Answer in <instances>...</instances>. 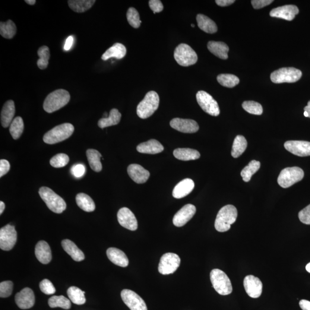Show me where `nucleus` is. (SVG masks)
I'll return each mask as SVG.
<instances>
[{
	"mask_svg": "<svg viewBox=\"0 0 310 310\" xmlns=\"http://www.w3.org/2000/svg\"><path fill=\"white\" fill-rule=\"evenodd\" d=\"M70 95L64 89L56 90L47 96L43 103L45 111L52 113L62 108L69 103Z\"/></svg>",
	"mask_w": 310,
	"mask_h": 310,
	"instance_id": "f257e3e1",
	"label": "nucleus"
},
{
	"mask_svg": "<svg viewBox=\"0 0 310 310\" xmlns=\"http://www.w3.org/2000/svg\"><path fill=\"white\" fill-rule=\"evenodd\" d=\"M237 210L233 205H228L224 206L218 212L215 227L218 232H225L230 229L231 224L235 223L237 220Z\"/></svg>",
	"mask_w": 310,
	"mask_h": 310,
	"instance_id": "f03ea898",
	"label": "nucleus"
},
{
	"mask_svg": "<svg viewBox=\"0 0 310 310\" xmlns=\"http://www.w3.org/2000/svg\"><path fill=\"white\" fill-rule=\"evenodd\" d=\"M39 194L47 207L53 213L61 214L66 210L67 205L65 201L52 189L47 187H42L39 189Z\"/></svg>",
	"mask_w": 310,
	"mask_h": 310,
	"instance_id": "7ed1b4c3",
	"label": "nucleus"
},
{
	"mask_svg": "<svg viewBox=\"0 0 310 310\" xmlns=\"http://www.w3.org/2000/svg\"><path fill=\"white\" fill-rule=\"evenodd\" d=\"M159 95L154 91H149L137 107V114L139 118L146 119L153 115L159 106Z\"/></svg>",
	"mask_w": 310,
	"mask_h": 310,
	"instance_id": "20e7f679",
	"label": "nucleus"
},
{
	"mask_svg": "<svg viewBox=\"0 0 310 310\" xmlns=\"http://www.w3.org/2000/svg\"><path fill=\"white\" fill-rule=\"evenodd\" d=\"M74 126L69 123H65L55 126L52 130L47 132L43 137L44 143L54 144L66 140L73 134Z\"/></svg>",
	"mask_w": 310,
	"mask_h": 310,
	"instance_id": "39448f33",
	"label": "nucleus"
},
{
	"mask_svg": "<svg viewBox=\"0 0 310 310\" xmlns=\"http://www.w3.org/2000/svg\"><path fill=\"white\" fill-rule=\"evenodd\" d=\"M210 280L213 287L221 295H229L232 293L233 287L228 276L219 269H214L210 273Z\"/></svg>",
	"mask_w": 310,
	"mask_h": 310,
	"instance_id": "423d86ee",
	"label": "nucleus"
},
{
	"mask_svg": "<svg viewBox=\"0 0 310 310\" xmlns=\"http://www.w3.org/2000/svg\"><path fill=\"white\" fill-rule=\"evenodd\" d=\"M174 58L178 64L183 67L195 64L198 61L197 53L188 44L182 43L174 52Z\"/></svg>",
	"mask_w": 310,
	"mask_h": 310,
	"instance_id": "0eeeda50",
	"label": "nucleus"
},
{
	"mask_svg": "<svg viewBox=\"0 0 310 310\" xmlns=\"http://www.w3.org/2000/svg\"><path fill=\"white\" fill-rule=\"evenodd\" d=\"M304 172L298 167H287L281 171L277 182L281 188L287 189L300 181L304 177Z\"/></svg>",
	"mask_w": 310,
	"mask_h": 310,
	"instance_id": "6e6552de",
	"label": "nucleus"
},
{
	"mask_svg": "<svg viewBox=\"0 0 310 310\" xmlns=\"http://www.w3.org/2000/svg\"><path fill=\"white\" fill-rule=\"evenodd\" d=\"M302 76L299 69L293 68H281L271 74V80L275 84L294 83Z\"/></svg>",
	"mask_w": 310,
	"mask_h": 310,
	"instance_id": "1a4fd4ad",
	"label": "nucleus"
},
{
	"mask_svg": "<svg viewBox=\"0 0 310 310\" xmlns=\"http://www.w3.org/2000/svg\"><path fill=\"white\" fill-rule=\"evenodd\" d=\"M196 98L199 105L204 112L213 116H218L220 115L219 106L211 95L205 91H199L196 95Z\"/></svg>",
	"mask_w": 310,
	"mask_h": 310,
	"instance_id": "9d476101",
	"label": "nucleus"
},
{
	"mask_svg": "<svg viewBox=\"0 0 310 310\" xmlns=\"http://www.w3.org/2000/svg\"><path fill=\"white\" fill-rule=\"evenodd\" d=\"M180 264V258L178 255L167 253L161 258L158 270L164 275L172 274L179 268Z\"/></svg>",
	"mask_w": 310,
	"mask_h": 310,
	"instance_id": "9b49d317",
	"label": "nucleus"
},
{
	"mask_svg": "<svg viewBox=\"0 0 310 310\" xmlns=\"http://www.w3.org/2000/svg\"><path fill=\"white\" fill-rule=\"evenodd\" d=\"M17 241V232L14 226L7 224L0 230V248L8 251L12 249Z\"/></svg>",
	"mask_w": 310,
	"mask_h": 310,
	"instance_id": "f8f14e48",
	"label": "nucleus"
},
{
	"mask_svg": "<svg viewBox=\"0 0 310 310\" xmlns=\"http://www.w3.org/2000/svg\"><path fill=\"white\" fill-rule=\"evenodd\" d=\"M121 296L123 302L131 310H147L144 300L133 291L122 290Z\"/></svg>",
	"mask_w": 310,
	"mask_h": 310,
	"instance_id": "ddd939ff",
	"label": "nucleus"
},
{
	"mask_svg": "<svg viewBox=\"0 0 310 310\" xmlns=\"http://www.w3.org/2000/svg\"><path fill=\"white\" fill-rule=\"evenodd\" d=\"M170 126L175 130L186 134H194L198 132L199 128L198 123L194 120L180 118L172 119Z\"/></svg>",
	"mask_w": 310,
	"mask_h": 310,
	"instance_id": "4468645a",
	"label": "nucleus"
},
{
	"mask_svg": "<svg viewBox=\"0 0 310 310\" xmlns=\"http://www.w3.org/2000/svg\"><path fill=\"white\" fill-rule=\"evenodd\" d=\"M243 286L248 295L252 298H258L261 295L262 284L258 277L248 275L243 280Z\"/></svg>",
	"mask_w": 310,
	"mask_h": 310,
	"instance_id": "2eb2a0df",
	"label": "nucleus"
},
{
	"mask_svg": "<svg viewBox=\"0 0 310 310\" xmlns=\"http://www.w3.org/2000/svg\"><path fill=\"white\" fill-rule=\"evenodd\" d=\"M284 145L288 151L296 156H310V142L291 140L286 141Z\"/></svg>",
	"mask_w": 310,
	"mask_h": 310,
	"instance_id": "dca6fc26",
	"label": "nucleus"
},
{
	"mask_svg": "<svg viewBox=\"0 0 310 310\" xmlns=\"http://www.w3.org/2000/svg\"><path fill=\"white\" fill-rule=\"evenodd\" d=\"M119 223L122 227L132 231L137 230L138 224L137 218L127 207L120 209L118 213Z\"/></svg>",
	"mask_w": 310,
	"mask_h": 310,
	"instance_id": "f3484780",
	"label": "nucleus"
},
{
	"mask_svg": "<svg viewBox=\"0 0 310 310\" xmlns=\"http://www.w3.org/2000/svg\"><path fill=\"white\" fill-rule=\"evenodd\" d=\"M195 213L196 207L195 206L191 204L184 206L174 216L173 218L174 225L177 227L184 226L194 216Z\"/></svg>",
	"mask_w": 310,
	"mask_h": 310,
	"instance_id": "a211bd4d",
	"label": "nucleus"
},
{
	"mask_svg": "<svg viewBox=\"0 0 310 310\" xmlns=\"http://www.w3.org/2000/svg\"><path fill=\"white\" fill-rule=\"evenodd\" d=\"M15 302L19 308L29 309L34 306L35 302L33 291L30 288H25L15 295Z\"/></svg>",
	"mask_w": 310,
	"mask_h": 310,
	"instance_id": "6ab92c4d",
	"label": "nucleus"
},
{
	"mask_svg": "<svg viewBox=\"0 0 310 310\" xmlns=\"http://www.w3.org/2000/svg\"><path fill=\"white\" fill-rule=\"evenodd\" d=\"M299 11L296 6L287 5L274 8L270 12L271 17L284 19L287 21H292Z\"/></svg>",
	"mask_w": 310,
	"mask_h": 310,
	"instance_id": "aec40b11",
	"label": "nucleus"
},
{
	"mask_svg": "<svg viewBox=\"0 0 310 310\" xmlns=\"http://www.w3.org/2000/svg\"><path fill=\"white\" fill-rule=\"evenodd\" d=\"M128 173L130 178L138 184L146 182L150 176V173L148 170L137 164H132L129 166Z\"/></svg>",
	"mask_w": 310,
	"mask_h": 310,
	"instance_id": "412c9836",
	"label": "nucleus"
},
{
	"mask_svg": "<svg viewBox=\"0 0 310 310\" xmlns=\"http://www.w3.org/2000/svg\"><path fill=\"white\" fill-rule=\"evenodd\" d=\"M194 182L191 179H185L177 185L172 191L173 197L176 199H180L190 194L194 189Z\"/></svg>",
	"mask_w": 310,
	"mask_h": 310,
	"instance_id": "4be33fe9",
	"label": "nucleus"
},
{
	"mask_svg": "<svg viewBox=\"0 0 310 310\" xmlns=\"http://www.w3.org/2000/svg\"><path fill=\"white\" fill-rule=\"evenodd\" d=\"M107 258L113 264L119 267H126L129 264L127 256L121 250L116 248H110L107 250Z\"/></svg>",
	"mask_w": 310,
	"mask_h": 310,
	"instance_id": "5701e85b",
	"label": "nucleus"
},
{
	"mask_svg": "<svg viewBox=\"0 0 310 310\" xmlns=\"http://www.w3.org/2000/svg\"><path fill=\"white\" fill-rule=\"evenodd\" d=\"M35 255L41 263L47 264L52 260V251L48 243L44 241L38 242L35 248Z\"/></svg>",
	"mask_w": 310,
	"mask_h": 310,
	"instance_id": "b1692460",
	"label": "nucleus"
},
{
	"mask_svg": "<svg viewBox=\"0 0 310 310\" xmlns=\"http://www.w3.org/2000/svg\"><path fill=\"white\" fill-rule=\"evenodd\" d=\"M15 114V106L14 101L9 100L3 106L1 113V123L4 128L10 126Z\"/></svg>",
	"mask_w": 310,
	"mask_h": 310,
	"instance_id": "393cba45",
	"label": "nucleus"
},
{
	"mask_svg": "<svg viewBox=\"0 0 310 310\" xmlns=\"http://www.w3.org/2000/svg\"><path fill=\"white\" fill-rule=\"evenodd\" d=\"M139 153L146 154H157L164 151V147L160 142L152 139L149 141L141 143L137 147Z\"/></svg>",
	"mask_w": 310,
	"mask_h": 310,
	"instance_id": "a878e982",
	"label": "nucleus"
},
{
	"mask_svg": "<svg viewBox=\"0 0 310 310\" xmlns=\"http://www.w3.org/2000/svg\"><path fill=\"white\" fill-rule=\"evenodd\" d=\"M207 49L211 53L220 59L228 58L229 47L224 42L210 41L207 44Z\"/></svg>",
	"mask_w": 310,
	"mask_h": 310,
	"instance_id": "bb28decb",
	"label": "nucleus"
},
{
	"mask_svg": "<svg viewBox=\"0 0 310 310\" xmlns=\"http://www.w3.org/2000/svg\"><path fill=\"white\" fill-rule=\"evenodd\" d=\"M62 246L66 252H67L75 261H81L85 259L84 253L75 243L69 240H64L62 242Z\"/></svg>",
	"mask_w": 310,
	"mask_h": 310,
	"instance_id": "cd10ccee",
	"label": "nucleus"
},
{
	"mask_svg": "<svg viewBox=\"0 0 310 310\" xmlns=\"http://www.w3.org/2000/svg\"><path fill=\"white\" fill-rule=\"evenodd\" d=\"M126 47L122 44L117 43L113 46L110 47L106 52L103 53L101 58L103 61H107L110 58H116L121 59L126 55Z\"/></svg>",
	"mask_w": 310,
	"mask_h": 310,
	"instance_id": "c85d7f7f",
	"label": "nucleus"
},
{
	"mask_svg": "<svg viewBox=\"0 0 310 310\" xmlns=\"http://www.w3.org/2000/svg\"><path fill=\"white\" fill-rule=\"evenodd\" d=\"M198 27L205 33L213 34L217 33L218 28L214 21L204 15L198 14L197 16Z\"/></svg>",
	"mask_w": 310,
	"mask_h": 310,
	"instance_id": "c756f323",
	"label": "nucleus"
},
{
	"mask_svg": "<svg viewBox=\"0 0 310 310\" xmlns=\"http://www.w3.org/2000/svg\"><path fill=\"white\" fill-rule=\"evenodd\" d=\"M173 155L176 159L183 161L197 160L201 156L198 151L190 148H178L174 150Z\"/></svg>",
	"mask_w": 310,
	"mask_h": 310,
	"instance_id": "7c9ffc66",
	"label": "nucleus"
},
{
	"mask_svg": "<svg viewBox=\"0 0 310 310\" xmlns=\"http://www.w3.org/2000/svg\"><path fill=\"white\" fill-rule=\"evenodd\" d=\"M121 118V114L117 109L110 110L109 116L106 118H103L99 120L98 125L102 129L109 127V126L116 125L119 124Z\"/></svg>",
	"mask_w": 310,
	"mask_h": 310,
	"instance_id": "2f4dec72",
	"label": "nucleus"
},
{
	"mask_svg": "<svg viewBox=\"0 0 310 310\" xmlns=\"http://www.w3.org/2000/svg\"><path fill=\"white\" fill-rule=\"evenodd\" d=\"M86 156L91 169L95 172H100L103 169L102 164L101 163L102 155L96 150L89 149L86 151Z\"/></svg>",
	"mask_w": 310,
	"mask_h": 310,
	"instance_id": "473e14b6",
	"label": "nucleus"
},
{
	"mask_svg": "<svg viewBox=\"0 0 310 310\" xmlns=\"http://www.w3.org/2000/svg\"><path fill=\"white\" fill-rule=\"evenodd\" d=\"M76 202L82 210L86 212H92L96 209V205L90 196L84 193H80L76 196Z\"/></svg>",
	"mask_w": 310,
	"mask_h": 310,
	"instance_id": "72a5a7b5",
	"label": "nucleus"
},
{
	"mask_svg": "<svg viewBox=\"0 0 310 310\" xmlns=\"http://www.w3.org/2000/svg\"><path fill=\"white\" fill-rule=\"evenodd\" d=\"M95 2V0H69L68 4L72 11L77 13H84L92 7Z\"/></svg>",
	"mask_w": 310,
	"mask_h": 310,
	"instance_id": "f704fd0d",
	"label": "nucleus"
},
{
	"mask_svg": "<svg viewBox=\"0 0 310 310\" xmlns=\"http://www.w3.org/2000/svg\"><path fill=\"white\" fill-rule=\"evenodd\" d=\"M247 141L243 136H237L233 144L232 156L235 158L241 156L247 148Z\"/></svg>",
	"mask_w": 310,
	"mask_h": 310,
	"instance_id": "c9c22d12",
	"label": "nucleus"
},
{
	"mask_svg": "<svg viewBox=\"0 0 310 310\" xmlns=\"http://www.w3.org/2000/svg\"><path fill=\"white\" fill-rule=\"evenodd\" d=\"M17 28L14 21L8 20L0 23V34L5 39H11L17 34Z\"/></svg>",
	"mask_w": 310,
	"mask_h": 310,
	"instance_id": "e433bc0d",
	"label": "nucleus"
},
{
	"mask_svg": "<svg viewBox=\"0 0 310 310\" xmlns=\"http://www.w3.org/2000/svg\"><path fill=\"white\" fill-rule=\"evenodd\" d=\"M85 293V292H82L77 287H69L68 290V295L69 300L74 304L78 305H84L86 302Z\"/></svg>",
	"mask_w": 310,
	"mask_h": 310,
	"instance_id": "4c0bfd02",
	"label": "nucleus"
},
{
	"mask_svg": "<svg viewBox=\"0 0 310 310\" xmlns=\"http://www.w3.org/2000/svg\"><path fill=\"white\" fill-rule=\"evenodd\" d=\"M260 168V161L252 160L247 166L242 170L241 175L243 181L248 182L251 180L253 175L258 172Z\"/></svg>",
	"mask_w": 310,
	"mask_h": 310,
	"instance_id": "58836bf2",
	"label": "nucleus"
},
{
	"mask_svg": "<svg viewBox=\"0 0 310 310\" xmlns=\"http://www.w3.org/2000/svg\"><path fill=\"white\" fill-rule=\"evenodd\" d=\"M24 122L23 119L20 117L16 118L11 123L9 132L15 140H17L20 138L24 131Z\"/></svg>",
	"mask_w": 310,
	"mask_h": 310,
	"instance_id": "ea45409f",
	"label": "nucleus"
},
{
	"mask_svg": "<svg viewBox=\"0 0 310 310\" xmlns=\"http://www.w3.org/2000/svg\"><path fill=\"white\" fill-rule=\"evenodd\" d=\"M49 305L50 308H61L65 310L71 308L70 300L64 296H53L49 300Z\"/></svg>",
	"mask_w": 310,
	"mask_h": 310,
	"instance_id": "a19ab883",
	"label": "nucleus"
},
{
	"mask_svg": "<svg viewBox=\"0 0 310 310\" xmlns=\"http://www.w3.org/2000/svg\"><path fill=\"white\" fill-rule=\"evenodd\" d=\"M37 55L39 57L37 62L38 68L41 69H46L49 65L50 58V49L48 47L43 46L37 51Z\"/></svg>",
	"mask_w": 310,
	"mask_h": 310,
	"instance_id": "79ce46f5",
	"label": "nucleus"
},
{
	"mask_svg": "<svg viewBox=\"0 0 310 310\" xmlns=\"http://www.w3.org/2000/svg\"><path fill=\"white\" fill-rule=\"evenodd\" d=\"M218 83L224 87L232 88L240 83V80L237 76L232 74H223L218 75Z\"/></svg>",
	"mask_w": 310,
	"mask_h": 310,
	"instance_id": "37998d69",
	"label": "nucleus"
},
{
	"mask_svg": "<svg viewBox=\"0 0 310 310\" xmlns=\"http://www.w3.org/2000/svg\"><path fill=\"white\" fill-rule=\"evenodd\" d=\"M243 109L250 114L255 115H261L263 109L261 104L253 101H245L242 103Z\"/></svg>",
	"mask_w": 310,
	"mask_h": 310,
	"instance_id": "c03bdc74",
	"label": "nucleus"
},
{
	"mask_svg": "<svg viewBox=\"0 0 310 310\" xmlns=\"http://www.w3.org/2000/svg\"><path fill=\"white\" fill-rule=\"evenodd\" d=\"M126 17H127L129 24L132 27L135 28L140 27L141 21L140 19V15H139L137 9L133 7L129 8L127 14H126Z\"/></svg>",
	"mask_w": 310,
	"mask_h": 310,
	"instance_id": "a18cd8bd",
	"label": "nucleus"
},
{
	"mask_svg": "<svg viewBox=\"0 0 310 310\" xmlns=\"http://www.w3.org/2000/svg\"><path fill=\"white\" fill-rule=\"evenodd\" d=\"M69 162V157L65 154H59L51 159V165L54 168H62L66 166Z\"/></svg>",
	"mask_w": 310,
	"mask_h": 310,
	"instance_id": "49530a36",
	"label": "nucleus"
},
{
	"mask_svg": "<svg viewBox=\"0 0 310 310\" xmlns=\"http://www.w3.org/2000/svg\"><path fill=\"white\" fill-rule=\"evenodd\" d=\"M14 284L11 281H2L0 283V297L7 298L11 295Z\"/></svg>",
	"mask_w": 310,
	"mask_h": 310,
	"instance_id": "de8ad7c7",
	"label": "nucleus"
},
{
	"mask_svg": "<svg viewBox=\"0 0 310 310\" xmlns=\"http://www.w3.org/2000/svg\"><path fill=\"white\" fill-rule=\"evenodd\" d=\"M39 287L42 292L46 295H52L56 292L55 287L48 279H44L41 281Z\"/></svg>",
	"mask_w": 310,
	"mask_h": 310,
	"instance_id": "09e8293b",
	"label": "nucleus"
},
{
	"mask_svg": "<svg viewBox=\"0 0 310 310\" xmlns=\"http://www.w3.org/2000/svg\"><path fill=\"white\" fill-rule=\"evenodd\" d=\"M298 217L303 224H310V205L299 212Z\"/></svg>",
	"mask_w": 310,
	"mask_h": 310,
	"instance_id": "8fccbe9b",
	"label": "nucleus"
},
{
	"mask_svg": "<svg viewBox=\"0 0 310 310\" xmlns=\"http://www.w3.org/2000/svg\"><path fill=\"white\" fill-rule=\"evenodd\" d=\"M86 168L82 164H75L72 167L71 172L75 178H80L85 175Z\"/></svg>",
	"mask_w": 310,
	"mask_h": 310,
	"instance_id": "3c124183",
	"label": "nucleus"
},
{
	"mask_svg": "<svg viewBox=\"0 0 310 310\" xmlns=\"http://www.w3.org/2000/svg\"><path fill=\"white\" fill-rule=\"evenodd\" d=\"M150 7L152 11H154V14L160 13L163 10L164 6L159 0H151L149 1Z\"/></svg>",
	"mask_w": 310,
	"mask_h": 310,
	"instance_id": "603ef678",
	"label": "nucleus"
},
{
	"mask_svg": "<svg viewBox=\"0 0 310 310\" xmlns=\"http://www.w3.org/2000/svg\"><path fill=\"white\" fill-rule=\"evenodd\" d=\"M273 2V0H253L251 3L255 9H258L270 5Z\"/></svg>",
	"mask_w": 310,
	"mask_h": 310,
	"instance_id": "864d4df0",
	"label": "nucleus"
},
{
	"mask_svg": "<svg viewBox=\"0 0 310 310\" xmlns=\"http://www.w3.org/2000/svg\"><path fill=\"white\" fill-rule=\"evenodd\" d=\"M9 170H10V164L9 161L4 159L0 160V177L1 178L2 176L5 175L8 172Z\"/></svg>",
	"mask_w": 310,
	"mask_h": 310,
	"instance_id": "5fc2aeb1",
	"label": "nucleus"
},
{
	"mask_svg": "<svg viewBox=\"0 0 310 310\" xmlns=\"http://www.w3.org/2000/svg\"><path fill=\"white\" fill-rule=\"evenodd\" d=\"M235 2V0H216V1L218 6H223V7L232 5Z\"/></svg>",
	"mask_w": 310,
	"mask_h": 310,
	"instance_id": "6e6d98bb",
	"label": "nucleus"
},
{
	"mask_svg": "<svg viewBox=\"0 0 310 310\" xmlns=\"http://www.w3.org/2000/svg\"><path fill=\"white\" fill-rule=\"evenodd\" d=\"M299 306L303 310H310V302L309 300H300Z\"/></svg>",
	"mask_w": 310,
	"mask_h": 310,
	"instance_id": "4d7b16f0",
	"label": "nucleus"
},
{
	"mask_svg": "<svg viewBox=\"0 0 310 310\" xmlns=\"http://www.w3.org/2000/svg\"><path fill=\"white\" fill-rule=\"evenodd\" d=\"M73 37L72 36H69L67 40L66 41L65 45L64 47V49L66 51H68L71 49V47L72 45V43H73Z\"/></svg>",
	"mask_w": 310,
	"mask_h": 310,
	"instance_id": "13d9d810",
	"label": "nucleus"
},
{
	"mask_svg": "<svg viewBox=\"0 0 310 310\" xmlns=\"http://www.w3.org/2000/svg\"><path fill=\"white\" fill-rule=\"evenodd\" d=\"M304 110L308 113L309 118H310V101H309L308 106L305 107Z\"/></svg>",
	"mask_w": 310,
	"mask_h": 310,
	"instance_id": "bf43d9fd",
	"label": "nucleus"
},
{
	"mask_svg": "<svg viewBox=\"0 0 310 310\" xmlns=\"http://www.w3.org/2000/svg\"><path fill=\"white\" fill-rule=\"evenodd\" d=\"M5 207V205L2 201L0 202V214H2Z\"/></svg>",
	"mask_w": 310,
	"mask_h": 310,
	"instance_id": "052dcab7",
	"label": "nucleus"
},
{
	"mask_svg": "<svg viewBox=\"0 0 310 310\" xmlns=\"http://www.w3.org/2000/svg\"><path fill=\"white\" fill-rule=\"evenodd\" d=\"M25 2L28 4L33 5L35 4L36 1L35 0H25Z\"/></svg>",
	"mask_w": 310,
	"mask_h": 310,
	"instance_id": "680f3d73",
	"label": "nucleus"
},
{
	"mask_svg": "<svg viewBox=\"0 0 310 310\" xmlns=\"http://www.w3.org/2000/svg\"><path fill=\"white\" fill-rule=\"evenodd\" d=\"M306 269L307 271H308V273H310V262L306 265Z\"/></svg>",
	"mask_w": 310,
	"mask_h": 310,
	"instance_id": "e2e57ef3",
	"label": "nucleus"
},
{
	"mask_svg": "<svg viewBox=\"0 0 310 310\" xmlns=\"http://www.w3.org/2000/svg\"><path fill=\"white\" fill-rule=\"evenodd\" d=\"M304 116H305V117H306V118H309V115H308V113H307L306 112H304Z\"/></svg>",
	"mask_w": 310,
	"mask_h": 310,
	"instance_id": "0e129e2a",
	"label": "nucleus"
},
{
	"mask_svg": "<svg viewBox=\"0 0 310 310\" xmlns=\"http://www.w3.org/2000/svg\"><path fill=\"white\" fill-rule=\"evenodd\" d=\"M191 25L192 27H193V28L195 27L194 24H191Z\"/></svg>",
	"mask_w": 310,
	"mask_h": 310,
	"instance_id": "69168bd1",
	"label": "nucleus"
}]
</instances>
